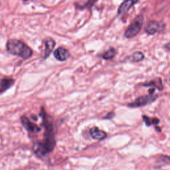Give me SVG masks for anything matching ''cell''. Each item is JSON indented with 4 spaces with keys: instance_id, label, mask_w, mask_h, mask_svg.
Listing matches in <instances>:
<instances>
[{
    "instance_id": "obj_15",
    "label": "cell",
    "mask_w": 170,
    "mask_h": 170,
    "mask_svg": "<svg viewBox=\"0 0 170 170\" xmlns=\"http://www.w3.org/2000/svg\"><path fill=\"white\" fill-rule=\"evenodd\" d=\"M144 58V55L141 52H136L131 56V60L133 62H139L142 60Z\"/></svg>"
},
{
    "instance_id": "obj_1",
    "label": "cell",
    "mask_w": 170,
    "mask_h": 170,
    "mask_svg": "<svg viewBox=\"0 0 170 170\" xmlns=\"http://www.w3.org/2000/svg\"><path fill=\"white\" fill-rule=\"evenodd\" d=\"M40 114L43 120L42 125L44 128V139L42 141L36 143L33 148L36 155L43 157L53 151L56 145V140L53 123L51 116L47 114L43 108H41Z\"/></svg>"
},
{
    "instance_id": "obj_11",
    "label": "cell",
    "mask_w": 170,
    "mask_h": 170,
    "mask_svg": "<svg viewBox=\"0 0 170 170\" xmlns=\"http://www.w3.org/2000/svg\"><path fill=\"white\" fill-rule=\"evenodd\" d=\"M55 46V41L52 39H47L44 43V47H45V49H44V58L46 59L52 52V50Z\"/></svg>"
},
{
    "instance_id": "obj_5",
    "label": "cell",
    "mask_w": 170,
    "mask_h": 170,
    "mask_svg": "<svg viewBox=\"0 0 170 170\" xmlns=\"http://www.w3.org/2000/svg\"><path fill=\"white\" fill-rule=\"evenodd\" d=\"M21 122L23 126L25 128L29 133H39L41 131V128L37 124L32 122L27 117L23 116L21 118Z\"/></svg>"
},
{
    "instance_id": "obj_4",
    "label": "cell",
    "mask_w": 170,
    "mask_h": 170,
    "mask_svg": "<svg viewBox=\"0 0 170 170\" xmlns=\"http://www.w3.org/2000/svg\"><path fill=\"white\" fill-rule=\"evenodd\" d=\"M157 98V95L154 94H149L148 95H145L140 96L139 98L136 99L133 102L128 104L129 107L131 108H137L146 106V105L153 102Z\"/></svg>"
},
{
    "instance_id": "obj_17",
    "label": "cell",
    "mask_w": 170,
    "mask_h": 170,
    "mask_svg": "<svg viewBox=\"0 0 170 170\" xmlns=\"http://www.w3.org/2000/svg\"><path fill=\"white\" fill-rule=\"evenodd\" d=\"M114 114H115L114 113H113V112L108 113V114L106 116H105V118H104V119H111L113 118V117H114Z\"/></svg>"
},
{
    "instance_id": "obj_12",
    "label": "cell",
    "mask_w": 170,
    "mask_h": 170,
    "mask_svg": "<svg viewBox=\"0 0 170 170\" xmlns=\"http://www.w3.org/2000/svg\"><path fill=\"white\" fill-rule=\"evenodd\" d=\"M142 119L147 126H151L152 125H157L160 123V120L157 118H149V117L143 115Z\"/></svg>"
},
{
    "instance_id": "obj_7",
    "label": "cell",
    "mask_w": 170,
    "mask_h": 170,
    "mask_svg": "<svg viewBox=\"0 0 170 170\" xmlns=\"http://www.w3.org/2000/svg\"><path fill=\"white\" fill-rule=\"evenodd\" d=\"M161 29V24L156 21H149L145 27V31L148 35H154Z\"/></svg>"
},
{
    "instance_id": "obj_9",
    "label": "cell",
    "mask_w": 170,
    "mask_h": 170,
    "mask_svg": "<svg viewBox=\"0 0 170 170\" xmlns=\"http://www.w3.org/2000/svg\"><path fill=\"white\" fill-rule=\"evenodd\" d=\"M140 0H125L119 7L118 11V15L123 14L128 11L132 6H134Z\"/></svg>"
},
{
    "instance_id": "obj_8",
    "label": "cell",
    "mask_w": 170,
    "mask_h": 170,
    "mask_svg": "<svg viewBox=\"0 0 170 170\" xmlns=\"http://www.w3.org/2000/svg\"><path fill=\"white\" fill-rule=\"evenodd\" d=\"M54 56L55 59L60 61H64L70 56V52L66 48L63 47H59L55 51Z\"/></svg>"
},
{
    "instance_id": "obj_16",
    "label": "cell",
    "mask_w": 170,
    "mask_h": 170,
    "mask_svg": "<svg viewBox=\"0 0 170 170\" xmlns=\"http://www.w3.org/2000/svg\"><path fill=\"white\" fill-rule=\"evenodd\" d=\"M96 0H88V2L84 4V5L80 6L79 7H81L80 9H86V8H91L93 5H94Z\"/></svg>"
},
{
    "instance_id": "obj_2",
    "label": "cell",
    "mask_w": 170,
    "mask_h": 170,
    "mask_svg": "<svg viewBox=\"0 0 170 170\" xmlns=\"http://www.w3.org/2000/svg\"><path fill=\"white\" fill-rule=\"evenodd\" d=\"M7 49L11 54L19 56L24 59L30 58L33 55L31 48L19 40H10L7 43Z\"/></svg>"
},
{
    "instance_id": "obj_3",
    "label": "cell",
    "mask_w": 170,
    "mask_h": 170,
    "mask_svg": "<svg viewBox=\"0 0 170 170\" xmlns=\"http://www.w3.org/2000/svg\"><path fill=\"white\" fill-rule=\"evenodd\" d=\"M143 21L144 17L142 15H140L137 16L127 28L126 32H125V37L128 39H131L136 36L142 27Z\"/></svg>"
},
{
    "instance_id": "obj_13",
    "label": "cell",
    "mask_w": 170,
    "mask_h": 170,
    "mask_svg": "<svg viewBox=\"0 0 170 170\" xmlns=\"http://www.w3.org/2000/svg\"><path fill=\"white\" fill-rule=\"evenodd\" d=\"M144 86L153 87L156 88H157L158 90H160V91H161L163 89V85H162V83H161V79H156L147 84H145Z\"/></svg>"
},
{
    "instance_id": "obj_6",
    "label": "cell",
    "mask_w": 170,
    "mask_h": 170,
    "mask_svg": "<svg viewBox=\"0 0 170 170\" xmlns=\"http://www.w3.org/2000/svg\"><path fill=\"white\" fill-rule=\"evenodd\" d=\"M89 133H90L92 138L96 140H103L106 139L107 137V133L106 132L102 130V129H100L96 126L91 128Z\"/></svg>"
},
{
    "instance_id": "obj_14",
    "label": "cell",
    "mask_w": 170,
    "mask_h": 170,
    "mask_svg": "<svg viewBox=\"0 0 170 170\" xmlns=\"http://www.w3.org/2000/svg\"><path fill=\"white\" fill-rule=\"evenodd\" d=\"M116 54V51L114 48H110L107 50L106 52H104L102 55V57L105 60H110L113 59Z\"/></svg>"
},
{
    "instance_id": "obj_10",
    "label": "cell",
    "mask_w": 170,
    "mask_h": 170,
    "mask_svg": "<svg viewBox=\"0 0 170 170\" xmlns=\"http://www.w3.org/2000/svg\"><path fill=\"white\" fill-rule=\"evenodd\" d=\"M14 83V80L12 79L5 78L0 81V94L6 91Z\"/></svg>"
},
{
    "instance_id": "obj_18",
    "label": "cell",
    "mask_w": 170,
    "mask_h": 170,
    "mask_svg": "<svg viewBox=\"0 0 170 170\" xmlns=\"http://www.w3.org/2000/svg\"><path fill=\"white\" fill-rule=\"evenodd\" d=\"M24 1H27V0H24Z\"/></svg>"
}]
</instances>
